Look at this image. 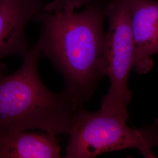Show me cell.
I'll return each instance as SVG.
<instances>
[{
	"mask_svg": "<svg viewBox=\"0 0 158 158\" xmlns=\"http://www.w3.org/2000/svg\"><path fill=\"white\" fill-rule=\"evenodd\" d=\"M105 9L99 0H53L35 22L42 24L36 45L64 77L77 107L90 100L105 75Z\"/></svg>",
	"mask_w": 158,
	"mask_h": 158,
	"instance_id": "cell-1",
	"label": "cell"
},
{
	"mask_svg": "<svg viewBox=\"0 0 158 158\" xmlns=\"http://www.w3.org/2000/svg\"><path fill=\"white\" fill-rule=\"evenodd\" d=\"M38 45L13 73L0 74V135L39 129L55 135L69 134L77 107L64 90L53 93L40 79Z\"/></svg>",
	"mask_w": 158,
	"mask_h": 158,
	"instance_id": "cell-2",
	"label": "cell"
},
{
	"mask_svg": "<svg viewBox=\"0 0 158 158\" xmlns=\"http://www.w3.org/2000/svg\"><path fill=\"white\" fill-rule=\"evenodd\" d=\"M65 158H92L108 152L138 149L145 158H156L153 148L158 146L155 125L139 130L127 121L79 107L75 113Z\"/></svg>",
	"mask_w": 158,
	"mask_h": 158,
	"instance_id": "cell-3",
	"label": "cell"
},
{
	"mask_svg": "<svg viewBox=\"0 0 158 158\" xmlns=\"http://www.w3.org/2000/svg\"><path fill=\"white\" fill-rule=\"evenodd\" d=\"M105 15L108 21V31L104 69L111 84L107 95L102 98L99 111L127 121L128 106L132 98L128 80L134 68V52L129 0H113L105 8Z\"/></svg>",
	"mask_w": 158,
	"mask_h": 158,
	"instance_id": "cell-4",
	"label": "cell"
},
{
	"mask_svg": "<svg viewBox=\"0 0 158 158\" xmlns=\"http://www.w3.org/2000/svg\"><path fill=\"white\" fill-rule=\"evenodd\" d=\"M44 0H0V74L5 73L2 60L28 53L25 30L43 10Z\"/></svg>",
	"mask_w": 158,
	"mask_h": 158,
	"instance_id": "cell-5",
	"label": "cell"
},
{
	"mask_svg": "<svg viewBox=\"0 0 158 158\" xmlns=\"http://www.w3.org/2000/svg\"><path fill=\"white\" fill-rule=\"evenodd\" d=\"M131 26L134 44V68L139 74L153 66L158 53V0H129Z\"/></svg>",
	"mask_w": 158,
	"mask_h": 158,
	"instance_id": "cell-6",
	"label": "cell"
},
{
	"mask_svg": "<svg viewBox=\"0 0 158 158\" xmlns=\"http://www.w3.org/2000/svg\"><path fill=\"white\" fill-rule=\"evenodd\" d=\"M55 136L26 131L0 135V158H61Z\"/></svg>",
	"mask_w": 158,
	"mask_h": 158,
	"instance_id": "cell-7",
	"label": "cell"
},
{
	"mask_svg": "<svg viewBox=\"0 0 158 158\" xmlns=\"http://www.w3.org/2000/svg\"><path fill=\"white\" fill-rule=\"evenodd\" d=\"M154 124L155 125V126H156V129H157V131H158V119L155 121V123H154Z\"/></svg>",
	"mask_w": 158,
	"mask_h": 158,
	"instance_id": "cell-8",
	"label": "cell"
}]
</instances>
